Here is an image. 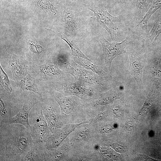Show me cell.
Masks as SVG:
<instances>
[{
    "label": "cell",
    "mask_w": 161,
    "mask_h": 161,
    "mask_svg": "<svg viewBox=\"0 0 161 161\" xmlns=\"http://www.w3.org/2000/svg\"><path fill=\"white\" fill-rule=\"evenodd\" d=\"M36 143L29 130L23 125L0 123V161H23Z\"/></svg>",
    "instance_id": "obj_1"
},
{
    "label": "cell",
    "mask_w": 161,
    "mask_h": 161,
    "mask_svg": "<svg viewBox=\"0 0 161 161\" xmlns=\"http://www.w3.org/2000/svg\"><path fill=\"white\" fill-rule=\"evenodd\" d=\"M29 73L36 80L45 85L51 83H60L69 81L68 73L62 71L54 58H50L45 63L35 66H29Z\"/></svg>",
    "instance_id": "obj_2"
},
{
    "label": "cell",
    "mask_w": 161,
    "mask_h": 161,
    "mask_svg": "<svg viewBox=\"0 0 161 161\" xmlns=\"http://www.w3.org/2000/svg\"><path fill=\"white\" fill-rule=\"evenodd\" d=\"M60 62V65L64 71L71 74L77 81L101 87L104 85V80L106 79L95 73L87 69L71 60H64Z\"/></svg>",
    "instance_id": "obj_3"
},
{
    "label": "cell",
    "mask_w": 161,
    "mask_h": 161,
    "mask_svg": "<svg viewBox=\"0 0 161 161\" xmlns=\"http://www.w3.org/2000/svg\"><path fill=\"white\" fill-rule=\"evenodd\" d=\"M30 125L29 131L31 137L37 143L45 142L52 133L49 129L40 105L39 108L32 112L29 116Z\"/></svg>",
    "instance_id": "obj_4"
},
{
    "label": "cell",
    "mask_w": 161,
    "mask_h": 161,
    "mask_svg": "<svg viewBox=\"0 0 161 161\" xmlns=\"http://www.w3.org/2000/svg\"><path fill=\"white\" fill-rule=\"evenodd\" d=\"M42 98L41 96L33 92L25 91L24 94V103L21 110L12 117L1 119L0 123L21 124L29 130L30 125L29 116L30 112L34 106L40 102Z\"/></svg>",
    "instance_id": "obj_5"
},
{
    "label": "cell",
    "mask_w": 161,
    "mask_h": 161,
    "mask_svg": "<svg viewBox=\"0 0 161 161\" xmlns=\"http://www.w3.org/2000/svg\"><path fill=\"white\" fill-rule=\"evenodd\" d=\"M87 9L92 12L97 21L108 32L111 38L116 40L122 16H114L111 15L105 8L90 6Z\"/></svg>",
    "instance_id": "obj_6"
},
{
    "label": "cell",
    "mask_w": 161,
    "mask_h": 161,
    "mask_svg": "<svg viewBox=\"0 0 161 161\" xmlns=\"http://www.w3.org/2000/svg\"><path fill=\"white\" fill-rule=\"evenodd\" d=\"M83 83L70 81L45 85L46 87L58 92L65 96L75 95L81 97H91L95 94L92 88L87 87Z\"/></svg>",
    "instance_id": "obj_7"
},
{
    "label": "cell",
    "mask_w": 161,
    "mask_h": 161,
    "mask_svg": "<svg viewBox=\"0 0 161 161\" xmlns=\"http://www.w3.org/2000/svg\"><path fill=\"white\" fill-rule=\"evenodd\" d=\"M99 40L103 49L105 65L109 69L113 60L118 56L126 53L125 48L132 42L129 38L120 42H110L103 36L100 37Z\"/></svg>",
    "instance_id": "obj_8"
},
{
    "label": "cell",
    "mask_w": 161,
    "mask_h": 161,
    "mask_svg": "<svg viewBox=\"0 0 161 161\" xmlns=\"http://www.w3.org/2000/svg\"><path fill=\"white\" fill-rule=\"evenodd\" d=\"M39 103L49 131L53 133L63 125L61 116L51 99L43 97Z\"/></svg>",
    "instance_id": "obj_9"
},
{
    "label": "cell",
    "mask_w": 161,
    "mask_h": 161,
    "mask_svg": "<svg viewBox=\"0 0 161 161\" xmlns=\"http://www.w3.org/2000/svg\"><path fill=\"white\" fill-rule=\"evenodd\" d=\"M128 53L130 62L129 71L138 87L143 88L142 76L146 62L145 57L143 54L134 50H130Z\"/></svg>",
    "instance_id": "obj_10"
},
{
    "label": "cell",
    "mask_w": 161,
    "mask_h": 161,
    "mask_svg": "<svg viewBox=\"0 0 161 161\" xmlns=\"http://www.w3.org/2000/svg\"><path fill=\"white\" fill-rule=\"evenodd\" d=\"M85 123L68 124L58 129L52 133L46 142L43 143L44 148L47 149L57 148L67 137L75 128Z\"/></svg>",
    "instance_id": "obj_11"
},
{
    "label": "cell",
    "mask_w": 161,
    "mask_h": 161,
    "mask_svg": "<svg viewBox=\"0 0 161 161\" xmlns=\"http://www.w3.org/2000/svg\"><path fill=\"white\" fill-rule=\"evenodd\" d=\"M52 90V95L60 108L63 123V120L66 119L76 108L78 104L77 100L74 96H65L58 92Z\"/></svg>",
    "instance_id": "obj_12"
},
{
    "label": "cell",
    "mask_w": 161,
    "mask_h": 161,
    "mask_svg": "<svg viewBox=\"0 0 161 161\" xmlns=\"http://www.w3.org/2000/svg\"><path fill=\"white\" fill-rule=\"evenodd\" d=\"M9 59V65L15 81L21 80L29 73L27 61L15 55H11Z\"/></svg>",
    "instance_id": "obj_13"
},
{
    "label": "cell",
    "mask_w": 161,
    "mask_h": 161,
    "mask_svg": "<svg viewBox=\"0 0 161 161\" xmlns=\"http://www.w3.org/2000/svg\"><path fill=\"white\" fill-rule=\"evenodd\" d=\"M154 51L150 66V74L155 88L161 90V48Z\"/></svg>",
    "instance_id": "obj_14"
},
{
    "label": "cell",
    "mask_w": 161,
    "mask_h": 161,
    "mask_svg": "<svg viewBox=\"0 0 161 161\" xmlns=\"http://www.w3.org/2000/svg\"><path fill=\"white\" fill-rule=\"evenodd\" d=\"M64 19L66 26L69 31L73 34L81 30V24L78 16L71 7H67L64 11Z\"/></svg>",
    "instance_id": "obj_15"
},
{
    "label": "cell",
    "mask_w": 161,
    "mask_h": 161,
    "mask_svg": "<svg viewBox=\"0 0 161 161\" xmlns=\"http://www.w3.org/2000/svg\"><path fill=\"white\" fill-rule=\"evenodd\" d=\"M161 7V0H156L151 5L144 16L138 21L137 27L143 34H145L146 37L148 33L147 29L148 22L152 16Z\"/></svg>",
    "instance_id": "obj_16"
},
{
    "label": "cell",
    "mask_w": 161,
    "mask_h": 161,
    "mask_svg": "<svg viewBox=\"0 0 161 161\" xmlns=\"http://www.w3.org/2000/svg\"><path fill=\"white\" fill-rule=\"evenodd\" d=\"M35 79L29 73L21 80L15 81V86L22 90L33 92L43 97L36 83Z\"/></svg>",
    "instance_id": "obj_17"
},
{
    "label": "cell",
    "mask_w": 161,
    "mask_h": 161,
    "mask_svg": "<svg viewBox=\"0 0 161 161\" xmlns=\"http://www.w3.org/2000/svg\"><path fill=\"white\" fill-rule=\"evenodd\" d=\"M156 13L152 28L147 37V43L149 46L155 44L161 34V9Z\"/></svg>",
    "instance_id": "obj_18"
},
{
    "label": "cell",
    "mask_w": 161,
    "mask_h": 161,
    "mask_svg": "<svg viewBox=\"0 0 161 161\" xmlns=\"http://www.w3.org/2000/svg\"><path fill=\"white\" fill-rule=\"evenodd\" d=\"M73 59L75 62L85 68L106 79L108 78V75L99 66L92 63V61L81 57L73 56Z\"/></svg>",
    "instance_id": "obj_19"
},
{
    "label": "cell",
    "mask_w": 161,
    "mask_h": 161,
    "mask_svg": "<svg viewBox=\"0 0 161 161\" xmlns=\"http://www.w3.org/2000/svg\"><path fill=\"white\" fill-rule=\"evenodd\" d=\"M52 31L65 41L69 46L72 54L73 56L81 57L91 61L79 48L77 44L73 40L70 39L64 34L57 31Z\"/></svg>",
    "instance_id": "obj_20"
},
{
    "label": "cell",
    "mask_w": 161,
    "mask_h": 161,
    "mask_svg": "<svg viewBox=\"0 0 161 161\" xmlns=\"http://www.w3.org/2000/svg\"><path fill=\"white\" fill-rule=\"evenodd\" d=\"M96 103L99 105H105L111 103L115 100L119 99L120 94L115 89H111L107 92L101 94Z\"/></svg>",
    "instance_id": "obj_21"
},
{
    "label": "cell",
    "mask_w": 161,
    "mask_h": 161,
    "mask_svg": "<svg viewBox=\"0 0 161 161\" xmlns=\"http://www.w3.org/2000/svg\"><path fill=\"white\" fill-rule=\"evenodd\" d=\"M1 95H10L12 92L10 81L1 65L0 66Z\"/></svg>",
    "instance_id": "obj_22"
},
{
    "label": "cell",
    "mask_w": 161,
    "mask_h": 161,
    "mask_svg": "<svg viewBox=\"0 0 161 161\" xmlns=\"http://www.w3.org/2000/svg\"><path fill=\"white\" fill-rule=\"evenodd\" d=\"M152 0H137L135 16L138 21L143 17L148 9L149 5Z\"/></svg>",
    "instance_id": "obj_23"
},
{
    "label": "cell",
    "mask_w": 161,
    "mask_h": 161,
    "mask_svg": "<svg viewBox=\"0 0 161 161\" xmlns=\"http://www.w3.org/2000/svg\"><path fill=\"white\" fill-rule=\"evenodd\" d=\"M41 151L39 144L36 143L26 154L23 161H41Z\"/></svg>",
    "instance_id": "obj_24"
},
{
    "label": "cell",
    "mask_w": 161,
    "mask_h": 161,
    "mask_svg": "<svg viewBox=\"0 0 161 161\" xmlns=\"http://www.w3.org/2000/svg\"><path fill=\"white\" fill-rule=\"evenodd\" d=\"M89 135V129L84 128L76 133L75 137V140L78 142L82 141L87 139Z\"/></svg>",
    "instance_id": "obj_25"
},
{
    "label": "cell",
    "mask_w": 161,
    "mask_h": 161,
    "mask_svg": "<svg viewBox=\"0 0 161 161\" xmlns=\"http://www.w3.org/2000/svg\"><path fill=\"white\" fill-rule=\"evenodd\" d=\"M152 100L151 94L148 95L140 112V115L147 114L150 109Z\"/></svg>",
    "instance_id": "obj_26"
},
{
    "label": "cell",
    "mask_w": 161,
    "mask_h": 161,
    "mask_svg": "<svg viewBox=\"0 0 161 161\" xmlns=\"http://www.w3.org/2000/svg\"><path fill=\"white\" fill-rule=\"evenodd\" d=\"M28 46L31 51L35 55L40 54L44 50V49L42 46L32 41L29 42Z\"/></svg>",
    "instance_id": "obj_27"
},
{
    "label": "cell",
    "mask_w": 161,
    "mask_h": 161,
    "mask_svg": "<svg viewBox=\"0 0 161 161\" xmlns=\"http://www.w3.org/2000/svg\"><path fill=\"white\" fill-rule=\"evenodd\" d=\"M112 110L114 114L117 117H120L122 114L123 112L119 106H114L112 108Z\"/></svg>",
    "instance_id": "obj_28"
},
{
    "label": "cell",
    "mask_w": 161,
    "mask_h": 161,
    "mask_svg": "<svg viewBox=\"0 0 161 161\" xmlns=\"http://www.w3.org/2000/svg\"><path fill=\"white\" fill-rule=\"evenodd\" d=\"M113 126L111 125H107L102 126L100 129V132L102 133H109L113 129Z\"/></svg>",
    "instance_id": "obj_29"
},
{
    "label": "cell",
    "mask_w": 161,
    "mask_h": 161,
    "mask_svg": "<svg viewBox=\"0 0 161 161\" xmlns=\"http://www.w3.org/2000/svg\"><path fill=\"white\" fill-rule=\"evenodd\" d=\"M111 147L113 148L116 151L119 152H123L124 151L123 147L119 145L113 144L111 145Z\"/></svg>",
    "instance_id": "obj_30"
},
{
    "label": "cell",
    "mask_w": 161,
    "mask_h": 161,
    "mask_svg": "<svg viewBox=\"0 0 161 161\" xmlns=\"http://www.w3.org/2000/svg\"><path fill=\"white\" fill-rule=\"evenodd\" d=\"M133 123L131 120H128L127 121L126 124V128L127 130L131 131L133 129Z\"/></svg>",
    "instance_id": "obj_31"
},
{
    "label": "cell",
    "mask_w": 161,
    "mask_h": 161,
    "mask_svg": "<svg viewBox=\"0 0 161 161\" xmlns=\"http://www.w3.org/2000/svg\"><path fill=\"white\" fill-rule=\"evenodd\" d=\"M103 113H101L100 114H99L97 117V119L98 120L104 118L105 117V115Z\"/></svg>",
    "instance_id": "obj_32"
},
{
    "label": "cell",
    "mask_w": 161,
    "mask_h": 161,
    "mask_svg": "<svg viewBox=\"0 0 161 161\" xmlns=\"http://www.w3.org/2000/svg\"><path fill=\"white\" fill-rule=\"evenodd\" d=\"M141 157H142L145 160H150L152 159L151 158H150L149 157H148V156H147L145 155H143L140 154V155Z\"/></svg>",
    "instance_id": "obj_33"
},
{
    "label": "cell",
    "mask_w": 161,
    "mask_h": 161,
    "mask_svg": "<svg viewBox=\"0 0 161 161\" xmlns=\"http://www.w3.org/2000/svg\"></svg>",
    "instance_id": "obj_34"
}]
</instances>
